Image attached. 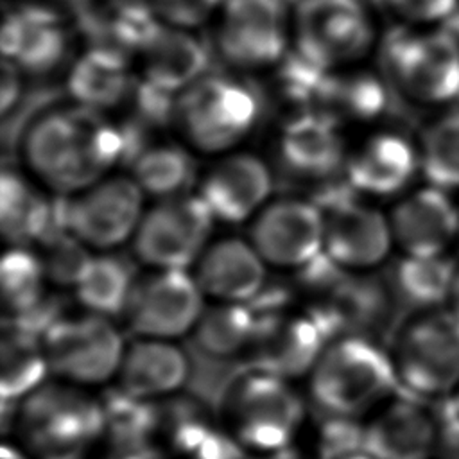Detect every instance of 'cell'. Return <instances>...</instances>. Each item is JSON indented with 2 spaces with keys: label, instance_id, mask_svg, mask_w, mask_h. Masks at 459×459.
I'll return each mask as SVG.
<instances>
[{
  "label": "cell",
  "instance_id": "8fae6325",
  "mask_svg": "<svg viewBox=\"0 0 459 459\" xmlns=\"http://www.w3.org/2000/svg\"><path fill=\"white\" fill-rule=\"evenodd\" d=\"M317 206L325 219L323 253L337 267L368 271L387 258L394 244L389 217L362 203L350 185L332 190Z\"/></svg>",
  "mask_w": 459,
  "mask_h": 459
},
{
  "label": "cell",
  "instance_id": "d590c367",
  "mask_svg": "<svg viewBox=\"0 0 459 459\" xmlns=\"http://www.w3.org/2000/svg\"><path fill=\"white\" fill-rule=\"evenodd\" d=\"M420 170L429 185L445 192L459 190V111L434 120L420 143Z\"/></svg>",
  "mask_w": 459,
  "mask_h": 459
},
{
  "label": "cell",
  "instance_id": "9a60e30c",
  "mask_svg": "<svg viewBox=\"0 0 459 459\" xmlns=\"http://www.w3.org/2000/svg\"><path fill=\"white\" fill-rule=\"evenodd\" d=\"M325 219L316 201L280 199L253 219L249 242L274 267L301 269L323 255Z\"/></svg>",
  "mask_w": 459,
  "mask_h": 459
},
{
  "label": "cell",
  "instance_id": "7dc6e473",
  "mask_svg": "<svg viewBox=\"0 0 459 459\" xmlns=\"http://www.w3.org/2000/svg\"><path fill=\"white\" fill-rule=\"evenodd\" d=\"M283 2H285L289 7H290V5H292V7H296V5H298L301 0H283Z\"/></svg>",
  "mask_w": 459,
  "mask_h": 459
},
{
  "label": "cell",
  "instance_id": "7c38bea8",
  "mask_svg": "<svg viewBox=\"0 0 459 459\" xmlns=\"http://www.w3.org/2000/svg\"><path fill=\"white\" fill-rule=\"evenodd\" d=\"M143 192L133 178H102L65 201L68 233L86 247L109 251L134 237L143 217Z\"/></svg>",
  "mask_w": 459,
  "mask_h": 459
},
{
  "label": "cell",
  "instance_id": "ffe728a7",
  "mask_svg": "<svg viewBox=\"0 0 459 459\" xmlns=\"http://www.w3.org/2000/svg\"><path fill=\"white\" fill-rule=\"evenodd\" d=\"M0 47L4 59L29 74H47L65 57L68 34L57 11L45 4L13 7L4 14Z\"/></svg>",
  "mask_w": 459,
  "mask_h": 459
},
{
  "label": "cell",
  "instance_id": "2e32d148",
  "mask_svg": "<svg viewBox=\"0 0 459 459\" xmlns=\"http://www.w3.org/2000/svg\"><path fill=\"white\" fill-rule=\"evenodd\" d=\"M256 314L253 350L255 369L281 378L312 371L319 355L332 341L325 323L314 314H283L280 308Z\"/></svg>",
  "mask_w": 459,
  "mask_h": 459
},
{
  "label": "cell",
  "instance_id": "5b68a950",
  "mask_svg": "<svg viewBox=\"0 0 459 459\" xmlns=\"http://www.w3.org/2000/svg\"><path fill=\"white\" fill-rule=\"evenodd\" d=\"M18 421L38 459H82L106 430L102 405L66 384L39 385L27 394Z\"/></svg>",
  "mask_w": 459,
  "mask_h": 459
},
{
  "label": "cell",
  "instance_id": "52a82bcc",
  "mask_svg": "<svg viewBox=\"0 0 459 459\" xmlns=\"http://www.w3.org/2000/svg\"><path fill=\"white\" fill-rule=\"evenodd\" d=\"M373 36L362 0H301L294 7V50L328 72L366 56Z\"/></svg>",
  "mask_w": 459,
  "mask_h": 459
},
{
  "label": "cell",
  "instance_id": "7402d4cb",
  "mask_svg": "<svg viewBox=\"0 0 459 459\" xmlns=\"http://www.w3.org/2000/svg\"><path fill=\"white\" fill-rule=\"evenodd\" d=\"M201 292L219 303L249 305L265 285V262L240 238H224L204 249L194 274Z\"/></svg>",
  "mask_w": 459,
  "mask_h": 459
},
{
  "label": "cell",
  "instance_id": "7bdbcfd3",
  "mask_svg": "<svg viewBox=\"0 0 459 459\" xmlns=\"http://www.w3.org/2000/svg\"><path fill=\"white\" fill-rule=\"evenodd\" d=\"M448 307H452L459 314V267H457V274H455V280H454V287H452Z\"/></svg>",
  "mask_w": 459,
  "mask_h": 459
},
{
  "label": "cell",
  "instance_id": "9c48e42d",
  "mask_svg": "<svg viewBox=\"0 0 459 459\" xmlns=\"http://www.w3.org/2000/svg\"><path fill=\"white\" fill-rule=\"evenodd\" d=\"M382 59L391 84L412 100L437 104L459 97V41L448 32H393Z\"/></svg>",
  "mask_w": 459,
  "mask_h": 459
},
{
  "label": "cell",
  "instance_id": "44dd1931",
  "mask_svg": "<svg viewBox=\"0 0 459 459\" xmlns=\"http://www.w3.org/2000/svg\"><path fill=\"white\" fill-rule=\"evenodd\" d=\"M420 170V152L398 133H377L348 154L344 181L359 195L402 192Z\"/></svg>",
  "mask_w": 459,
  "mask_h": 459
},
{
  "label": "cell",
  "instance_id": "83f0119b",
  "mask_svg": "<svg viewBox=\"0 0 459 459\" xmlns=\"http://www.w3.org/2000/svg\"><path fill=\"white\" fill-rule=\"evenodd\" d=\"M457 267L446 255H403L391 267L385 283L396 307H403L411 314H420L448 305Z\"/></svg>",
  "mask_w": 459,
  "mask_h": 459
},
{
  "label": "cell",
  "instance_id": "74e56055",
  "mask_svg": "<svg viewBox=\"0 0 459 459\" xmlns=\"http://www.w3.org/2000/svg\"><path fill=\"white\" fill-rule=\"evenodd\" d=\"M436 443L432 459H459V409L452 396L434 403Z\"/></svg>",
  "mask_w": 459,
  "mask_h": 459
},
{
  "label": "cell",
  "instance_id": "ab89813d",
  "mask_svg": "<svg viewBox=\"0 0 459 459\" xmlns=\"http://www.w3.org/2000/svg\"><path fill=\"white\" fill-rule=\"evenodd\" d=\"M0 106L4 115L16 104L20 91H22V79L20 68L9 61L2 59V74H0Z\"/></svg>",
  "mask_w": 459,
  "mask_h": 459
},
{
  "label": "cell",
  "instance_id": "d6986e66",
  "mask_svg": "<svg viewBox=\"0 0 459 459\" xmlns=\"http://www.w3.org/2000/svg\"><path fill=\"white\" fill-rule=\"evenodd\" d=\"M273 190L267 165L247 152H235L217 161L201 179L199 197L215 221L238 224L255 217Z\"/></svg>",
  "mask_w": 459,
  "mask_h": 459
},
{
  "label": "cell",
  "instance_id": "e575fe53",
  "mask_svg": "<svg viewBox=\"0 0 459 459\" xmlns=\"http://www.w3.org/2000/svg\"><path fill=\"white\" fill-rule=\"evenodd\" d=\"M48 369L41 337L13 326L2 342V393L4 396H27L39 387Z\"/></svg>",
  "mask_w": 459,
  "mask_h": 459
},
{
  "label": "cell",
  "instance_id": "ee69618b",
  "mask_svg": "<svg viewBox=\"0 0 459 459\" xmlns=\"http://www.w3.org/2000/svg\"><path fill=\"white\" fill-rule=\"evenodd\" d=\"M2 459H25V455L20 454L16 448L4 446V448H2Z\"/></svg>",
  "mask_w": 459,
  "mask_h": 459
},
{
  "label": "cell",
  "instance_id": "8d00e7d4",
  "mask_svg": "<svg viewBox=\"0 0 459 459\" xmlns=\"http://www.w3.org/2000/svg\"><path fill=\"white\" fill-rule=\"evenodd\" d=\"M161 23L192 29L204 23L224 0H143Z\"/></svg>",
  "mask_w": 459,
  "mask_h": 459
},
{
  "label": "cell",
  "instance_id": "d6a6232c",
  "mask_svg": "<svg viewBox=\"0 0 459 459\" xmlns=\"http://www.w3.org/2000/svg\"><path fill=\"white\" fill-rule=\"evenodd\" d=\"M192 332L199 353L208 359H228L251 348L256 314L244 303H217L203 310Z\"/></svg>",
  "mask_w": 459,
  "mask_h": 459
},
{
  "label": "cell",
  "instance_id": "4fadbf2b",
  "mask_svg": "<svg viewBox=\"0 0 459 459\" xmlns=\"http://www.w3.org/2000/svg\"><path fill=\"white\" fill-rule=\"evenodd\" d=\"M289 5L283 0H224L217 29L222 57L237 68L280 65L287 56Z\"/></svg>",
  "mask_w": 459,
  "mask_h": 459
},
{
  "label": "cell",
  "instance_id": "f546056e",
  "mask_svg": "<svg viewBox=\"0 0 459 459\" xmlns=\"http://www.w3.org/2000/svg\"><path fill=\"white\" fill-rule=\"evenodd\" d=\"M47 271L27 247H11L2 260V296L13 326L38 335L43 319ZM41 337V335H38Z\"/></svg>",
  "mask_w": 459,
  "mask_h": 459
},
{
  "label": "cell",
  "instance_id": "ba28073f",
  "mask_svg": "<svg viewBox=\"0 0 459 459\" xmlns=\"http://www.w3.org/2000/svg\"><path fill=\"white\" fill-rule=\"evenodd\" d=\"M50 373L77 385H97L120 369L124 341L109 321L97 314L57 317L41 335Z\"/></svg>",
  "mask_w": 459,
  "mask_h": 459
},
{
  "label": "cell",
  "instance_id": "681fc988",
  "mask_svg": "<svg viewBox=\"0 0 459 459\" xmlns=\"http://www.w3.org/2000/svg\"><path fill=\"white\" fill-rule=\"evenodd\" d=\"M457 238H459V237H457Z\"/></svg>",
  "mask_w": 459,
  "mask_h": 459
},
{
  "label": "cell",
  "instance_id": "f1b7e54d",
  "mask_svg": "<svg viewBox=\"0 0 459 459\" xmlns=\"http://www.w3.org/2000/svg\"><path fill=\"white\" fill-rule=\"evenodd\" d=\"M129 59L99 47H90L72 66L68 91L88 109H106L124 102L134 90Z\"/></svg>",
  "mask_w": 459,
  "mask_h": 459
},
{
  "label": "cell",
  "instance_id": "4316f807",
  "mask_svg": "<svg viewBox=\"0 0 459 459\" xmlns=\"http://www.w3.org/2000/svg\"><path fill=\"white\" fill-rule=\"evenodd\" d=\"M82 30L99 48L113 50L129 59L142 54L145 45L163 25L143 0H111L106 5H91L79 16Z\"/></svg>",
  "mask_w": 459,
  "mask_h": 459
},
{
  "label": "cell",
  "instance_id": "4dcf8cb0",
  "mask_svg": "<svg viewBox=\"0 0 459 459\" xmlns=\"http://www.w3.org/2000/svg\"><path fill=\"white\" fill-rule=\"evenodd\" d=\"M136 280L129 260L104 253L90 256L74 289L90 314L111 317L124 314Z\"/></svg>",
  "mask_w": 459,
  "mask_h": 459
},
{
  "label": "cell",
  "instance_id": "1f68e13d",
  "mask_svg": "<svg viewBox=\"0 0 459 459\" xmlns=\"http://www.w3.org/2000/svg\"><path fill=\"white\" fill-rule=\"evenodd\" d=\"M389 91L384 81L369 72H332L321 90L314 111L333 120L368 122L387 111Z\"/></svg>",
  "mask_w": 459,
  "mask_h": 459
},
{
  "label": "cell",
  "instance_id": "f35d334b",
  "mask_svg": "<svg viewBox=\"0 0 459 459\" xmlns=\"http://www.w3.org/2000/svg\"><path fill=\"white\" fill-rule=\"evenodd\" d=\"M400 16L412 22H437L448 18L457 0H384Z\"/></svg>",
  "mask_w": 459,
  "mask_h": 459
},
{
  "label": "cell",
  "instance_id": "c3c4849f",
  "mask_svg": "<svg viewBox=\"0 0 459 459\" xmlns=\"http://www.w3.org/2000/svg\"><path fill=\"white\" fill-rule=\"evenodd\" d=\"M371 2H377V4H380V2H382V0H371Z\"/></svg>",
  "mask_w": 459,
  "mask_h": 459
},
{
  "label": "cell",
  "instance_id": "d4e9b609",
  "mask_svg": "<svg viewBox=\"0 0 459 459\" xmlns=\"http://www.w3.org/2000/svg\"><path fill=\"white\" fill-rule=\"evenodd\" d=\"M190 375L186 355L170 341L138 339L126 348L117 373L120 391L151 400L181 389Z\"/></svg>",
  "mask_w": 459,
  "mask_h": 459
},
{
  "label": "cell",
  "instance_id": "cb8c5ba5",
  "mask_svg": "<svg viewBox=\"0 0 459 459\" xmlns=\"http://www.w3.org/2000/svg\"><path fill=\"white\" fill-rule=\"evenodd\" d=\"M2 233L14 247L32 242L47 244L68 231L65 224V203L54 204L36 190L23 176L4 172L0 186Z\"/></svg>",
  "mask_w": 459,
  "mask_h": 459
},
{
  "label": "cell",
  "instance_id": "f6af8a7d",
  "mask_svg": "<svg viewBox=\"0 0 459 459\" xmlns=\"http://www.w3.org/2000/svg\"><path fill=\"white\" fill-rule=\"evenodd\" d=\"M339 459H373L371 455H368L364 450H357V452H351V454H346Z\"/></svg>",
  "mask_w": 459,
  "mask_h": 459
},
{
  "label": "cell",
  "instance_id": "bcb514c9",
  "mask_svg": "<svg viewBox=\"0 0 459 459\" xmlns=\"http://www.w3.org/2000/svg\"><path fill=\"white\" fill-rule=\"evenodd\" d=\"M452 400H454V403H455V405H457V409H459V389L452 394Z\"/></svg>",
  "mask_w": 459,
  "mask_h": 459
},
{
  "label": "cell",
  "instance_id": "8992f818",
  "mask_svg": "<svg viewBox=\"0 0 459 459\" xmlns=\"http://www.w3.org/2000/svg\"><path fill=\"white\" fill-rule=\"evenodd\" d=\"M260 99L247 82L230 75H204L178 97L176 120L201 152H226L256 126Z\"/></svg>",
  "mask_w": 459,
  "mask_h": 459
},
{
  "label": "cell",
  "instance_id": "e0dca14e",
  "mask_svg": "<svg viewBox=\"0 0 459 459\" xmlns=\"http://www.w3.org/2000/svg\"><path fill=\"white\" fill-rule=\"evenodd\" d=\"M434 407L414 394H394L362 423V450L373 459H432Z\"/></svg>",
  "mask_w": 459,
  "mask_h": 459
},
{
  "label": "cell",
  "instance_id": "277c9868",
  "mask_svg": "<svg viewBox=\"0 0 459 459\" xmlns=\"http://www.w3.org/2000/svg\"><path fill=\"white\" fill-rule=\"evenodd\" d=\"M391 359L405 393L452 396L459 389V314L448 305L412 314L394 335Z\"/></svg>",
  "mask_w": 459,
  "mask_h": 459
},
{
  "label": "cell",
  "instance_id": "3957f363",
  "mask_svg": "<svg viewBox=\"0 0 459 459\" xmlns=\"http://www.w3.org/2000/svg\"><path fill=\"white\" fill-rule=\"evenodd\" d=\"M222 411L244 452L264 459L292 448L303 421V402L289 380L260 369L230 384Z\"/></svg>",
  "mask_w": 459,
  "mask_h": 459
},
{
  "label": "cell",
  "instance_id": "836d02e7",
  "mask_svg": "<svg viewBox=\"0 0 459 459\" xmlns=\"http://www.w3.org/2000/svg\"><path fill=\"white\" fill-rule=\"evenodd\" d=\"M195 178V163L178 145H156L140 151L133 160V179L143 194L161 199L188 194Z\"/></svg>",
  "mask_w": 459,
  "mask_h": 459
},
{
  "label": "cell",
  "instance_id": "b9f144b4",
  "mask_svg": "<svg viewBox=\"0 0 459 459\" xmlns=\"http://www.w3.org/2000/svg\"><path fill=\"white\" fill-rule=\"evenodd\" d=\"M56 2L65 5V7H68V9H72L77 16H81L84 11H88L93 5L91 0H56Z\"/></svg>",
  "mask_w": 459,
  "mask_h": 459
},
{
  "label": "cell",
  "instance_id": "5bb4252c",
  "mask_svg": "<svg viewBox=\"0 0 459 459\" xmlns=\"http://www.w3.org/2000/svg\"><path fill=\"white\" fill-rule=\"evenodd\" d=\"M203 296L185 269H156L136 280L124 316L138 339L170 341L195 328L204 310Z\"/></svg>",
  "mask_w": 459,
  "mask_h": 459
},
{
  "label": "cell",
  "instance_id": "ac0fdd59",
  "mask_svg": "<svg viewBox=\"0 0 459 459\" xmlns=\"http://www.w3.org/2000/svg\"><path fill=\"white\" fill-rule=\"evenodd\" d=\"M389 224L403 255L439 256L459 237V210L448 192L427 185L394 204Z\"/></svg>",
  "mask_w": 459,
  "mask_h": 459
},
{
  "label": "cell",
  "instance_id": "6da1fadb",
  "mask_svg": "<svg viewBox=\"0 0 459 459\" xmlns=\"http://www.w3.org/2000/svg\"><path fill=\"white\" fill-rule=\"evenodd\" d=\"M127 133L95 109L82 106L50 111L25 134L23 154L30 170L63 194L100 181L126 154Z\"/></svg>",
  "mask_w": 459,
  "mask_h": 459
},
{
  "label": "cell",
  "instance_id": "484cf974",
  "mask_svg": "<svg viewBox=\"0 0 459 459\" xmlns=\"http://www.w3.org/2000/svg\"><path fill=\"white\" fill-rule=\"evenodd\" d=\"M143 79L169 91L183 93L206 75L210 56L186 29L161 25L142 50Z\"/></svg>",
  "mask_w": 459,
  "mask_h": 459
},
{
  "label": "cell",
  "instance_id": "603a6c76",
  "mask_svg": "<svg viewBox=\"0 0 459 459\" xmlns=\"http://www.w3.org/2000/svg\"><path fill=\"white\" fill-rule=\"evenodd\" d=\"M281 163L299 179H326L346 165L339 122L319 111H301L280 138Z\"/></svg>",
  "mask_w": 459,
  "mask_h": 459
},
{
  "label": "cell",
  "instance_id": "30bf717a",
  "mask_svg": "<svg viewBox=\"0 0 459 459\" xmlns=\"http://www.w3.org/2000/svg\"><path fill=\"white\" fill-rule=\"evenodd\" d=\"M199 194L161 199L147 210L133 237L136 256L154 269H185L197 264L213 230Z\"/></svg>",
  "mask_w": 459,
  "mask_h": 459
},
{
  "label": "cell",
  "instance_id": "60d3db41",
  "mask_svg": "<svg viewBox=\"0 0 459 459\" xmlns=\"http://www.w3.org/2000/svg\"><path fill=\"white\" fill-rule=\"evenodd\" d=\"M108 459H163L151 441H115Z\"/></svg>",
  "mask_w": 459,
  "mask_h": 459
},
{
  "label": "cell",
  "instance_id": "7a4b0ae2",
  "mask_svg": "<svg viewBox=\"0 0 459 459\" xmlns=\"http://www.w3.org/2000/svg\"><path fill=\"white\" fill-rule=\"evenodd\" d=\"M310 396L326 420H360L402 389L391 353L373 339H332L310 371Z\"/></svg>",
  "mask_w": 459,
  "mask_h": 459
}]
</instances>
